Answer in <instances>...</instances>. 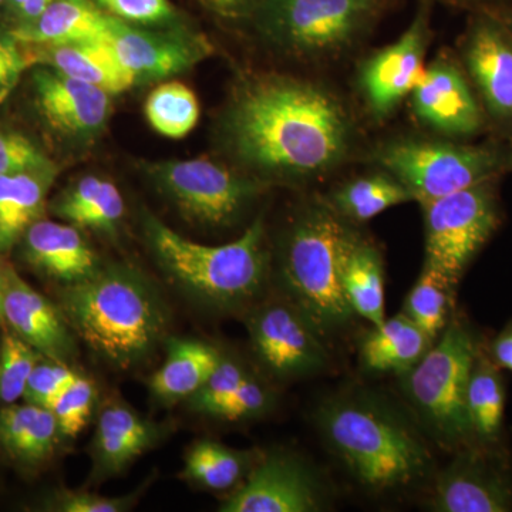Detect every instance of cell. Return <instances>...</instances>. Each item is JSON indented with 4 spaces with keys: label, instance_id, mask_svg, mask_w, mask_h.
<instances>
[{
    "label": "cell",
    "instance_id": "1",
    "mask_svg": "<svg viewBox=\"0 0 512 512\" xmlns=\"http://www.w3.org/2000/svg\"><path fill=\"white\" fill-rule=\"evenodd\" d=\"M348 104L319 82L266 73L239 83L221 138L239 171L264 181H312L335 173L357 147Z\"/></svg>",
    "mask_w": 512,
    "mask_h": 512
},
{
    "label": "cell",
    "instance_id": "2",
    "mask_svg": "<svg viewBox=\"0 0 512 512\" xmlns=\"http://www.w3.org/2000/svg\"><path fill=\"white\" fill-rule=\"evenodd\" d=\"M60 309L74 335L114 369L146 362L167 333L163 296L133 266H106L86 281L64 286Z\"/></svg>",
    "mask_w": 512,
    "mask_h": 512
},
{
    "label": "cell",
    "instance_id": "3",
    "mask_svg": "<svg viewBox=\"0 0 512 512\" xmlns=\"http://www.w3.org/2000/svg\"><path fill=\"white\" fill-rule=\"evenodd\" d=\"M323 439L357 483L373 493L406 490L433 467L429 447L409 421L369 393L335 397L320 407Z\"/></svg>",
    "mask_w": 512,
    "mask_h": 512
},
{
    "label": "cell",
    "instance_id": "4",
    "mask_svg": "<svg viewBox=\"0 0 512 512\" xmlns=\"http://www.w3.org/2000/svg\"><path fill=\"white\" fill-rule=\"evenodd\" d=\"M143 234L158 268L191 301L212 311H235L254 301L269 274L264 218L224 245L184 238L156 215L143 212Z\"/></svg>",
    "mask_w": 512,
    "mask_h": 512
},
{
    "label": "cell",
    "instance_id": "5",
    "mask_svg": "<svg viewBox=\"0 0 512 512\" xmlns=\"http://www.w3.org/2000/svg\"><path fill=\"white\" fill-rule=\"evenodd\" d=\"M359 232L329 201L299 210L279 242L278 279L285 299L320 336L342 329L353 318L343 272Z\"/></svg>",
    "mask_w": 512,
    "mask_h": 512
},
{
    "label": "cell",
    "instance_id": "6",
    "mask_svg": "<svg viewBox=\"0 0 512 512\" xmlns=\"http://www.w3.org/2000/svg\"><path fill=\"white\" fill-rule=\"evenodd\" d=\"M386 5L387 0H262L252 18L281 52L319 63L350 52Z\"/></svg>",
    "mask_w": 512,
    "mask_h": 512
},
{
    "label": "cell",
    "instance_id": "7",
    "mask_svg": "<svg viewBox=\"0 0 512 512\" xmlns=\"http://www.w3.org/2000/svg\"><path fill=\"white\" fill-rule=\"evenodd\" d=\"M476 357L473 333L454 320L439 342L402 375L403 392L413 409L443 443H463L473 434L467 387Z\"/></svg>",
    "mask_w": 512,
    "mask_h": 512
},
{
    "label": "cell",
    "instance_id": "8",
    "mask_svg": "<svg viewBox=\"0 0 512 512\" xmlns=\"http://www.w3.org/2000/svg\"><path fill=\"white\" fill-rule=\"evenodd\" d=\"M372 161L420 204L487 183L504 165L500 151L491 147L414 136L383 141L373 150Z\"/></svg>",
    "mask_w": 512,
    "mask_h": 512
},
{
    "label": "cell",
    "instance_id": "9",
    "mask_svg": "<svg viewBox=\"0 0 512 512\" xmlns=\"http://www.w3.org/2000/svg\"><path fill=\"white\" fill-rule=\"evenodd\" d=\"M147 174L188 221L211 228L235 224L268 185L205 157L160 161Z\"/></svg>",
    "mask_w": 512,
    "mask_h": 512
},
{
    "label": "cell",
    "instance_id": "10",
    "mask_svg": "<svg viewBox=\"0 0 512 512\" xmlns=\"http://www.w3.org/2000/svg\"><path fill=\"white\" fill-rule=\"evenodd\" d=\"M421 205L426 228L424 262L458 282L498 225L490 181Z\"/></svg>",
    "mask_w": 512,
    "mask_h": 512
},
{
    "label": "cell",
    "instance_id": "11",
    "mask_svg": "<svg viewBox=\"0 0 512 512\" xmlns=\"http://www.w3.org/2000/svg\"><path fill=\"white\" fill-rule=\"evenodd\" d=\"M430 42L431 0H420L409 28L399 39L360 64L357 86L373 119L386 120L412 94L426 69Z\"/></svg>",
    "mask_w": 512,
    "mask_h": 512
},
{
    "label": "cell",
    "instance_id": "12",
    "mask_svg": "<svg viewBox=\"0 0 512 512\" xmlns=\"http://www.w3.org/2000/svg\"><path fill=\"white\" fill-rule=\"evenodd\" d=\"M247 328L259 363L276 379L315 375L328 363L322 336L286 299L258 306Z\"/></svg>",
    "mask_w": 512,
    "mask_h": 512
},
{
    "label": "cell",
    "instance_id": "13",
    "mask_svg": "<svg viewBox=\"0 0 512 512\" xmlns=\"http://www.w3.org/2000/svg\"><path fill=\"white\" fill-rule=\"evenodd\" d=\"M104 43L137 83L183 73L211 55L204 36L178 26L150 28L111 18Z\"/></svg>",
    "mask_w": 512,
    "mask_h": 512
},
{
    "label": "cell",
    "instance_id": "14",
    "mask_svg": "<svg viewBox=\"0 0 512 512\" xmlns=\"http://www.w3.org/2000/svg\"><path fill=\"white\" fill-rule=\"evenodd\" d=\"M323 495L311 468L288 453H272L221 504V512H315Z\"/></svg>",
    "mask_w": 512,
    "mask_h": 512
},
{
    "label": "cell",
    "instance_id": "15",
    "mask_svg": "<svg viewBox=\"0 0 512 512\" xmlns=\"http://www.w3.org/2000/svg\"><path fill=\"white\" fill-rule=\"evenodd\" d=\"M410 97L417 120L441 136H473L483 127V111L466 74L444 53L427 64Z\"/></svg>",
    "mask_w": 512,
    "mask_h": 512
},
{
    "label": "cell",
    "instance_id": "16",
    "mask_svg": "<svg viewBox=\"0 0 512 512\" xmlns=\"http://www.w3.org/2000/svg\"><path fill=\"white\" fill-rule=\"evenodd\" d=\"M32 83L37 110L56 133L90 140L106 127L111 113V94L106 90L46 66H36Z\"/></svg>",
    "mask_w": 512,
    "mask_h": 512
},
{
    "label": "cell",
    "instance_id": "17",
    "mask_svg": "<svg viewBox=\"0 0 512 512\" xmlns=\"http://www.w3.org/2000/svg\"><path fill=\"white\" fill-rule=\"evenodd\" d=\"M461 55L488 113L511 121L512 32L500 20L478 16L467 30Z\"/></svg>",
    "mask_w": 512,
    "mask_h": 512
},
{
    "label": "cell",
    "instance_id": "18",
    "mask_svg": "<svg viewBox=\"0 0 512 512\" xmlns=\"http://www.w3.org/2000/svg\"><path fill=\"white\" fill-rule=\"evenodd\" d=\"M3 322L46 359L69 365L77 357L74 333L62 309L26 284L9 266H6Z\"/></svg>",
    "mask_w": 512,
    "mask_h": 512
},
{
    "label": "cell",
    "instance_id": "19",
    "mask_svg": "<svg viewBox=\"0 0 512 512\" xmlns=\"http://www.w3.org/2000/svg\"><path fill=\"white\" fill-rule=\"evenodd\" d=\"M430 508L437 512L511 511L512 487L490 461L466 451L437 477Z\"/></svg>",
    "mask_w": 512,
    "mask_h": 512
},
{
    "label": "cell",
    "instance_id": "20",
    "mask_svg": "<svg viewBox=\"0 0 512 512\" xmlns=\"http://www.w3.org/2000/svg\"><path fill=\"white\" fill-rule=\"evenodd\" d=\"M23 237L26 262L57 284H79L101 268L96 252L72 224L37 220Z\"/></svg>",
    "mask_w": 512,
    "mask_h": 512
},
{
    "label": "cell",
    "instance_id": "21",
    "mask_svg": "<svg viewBox=\"0 0 512 512\" xmlns=\"http://www.w3.org/2000/svg\"><path fill=\"white\" fill-rule=\"evenodd\" d=\"M160 426L151 423L130 406L111 402L97 420L92 444V478L104 481L123 473L138 457L161 440Z\"/></svg>",
    "mask_w": 512,
    "mask_h": 512
},
{
    "label": "cell",
    "instance_id": "22",
    "mask_svg": "<svg viewBox=\"0 0 512 512\" xmlns=\"http://www.w3.org/2000/svg\"><path fill=\"white\" fill-rule=\"evenodd\" d=\"M25 46L33 66L52 67L107 93H123L137 84L101 39L56 46Z\"/></svg>",
    "mask_w": 512,
    "mask_h": 512
},
{
    "label": "cell",
    "instance_id": "23",
    "mask_svg": "<svg viewBox=\"0 0 512 512\" xmlns=\"http://www.w3.org/2000/svg\"><path fill=\"white\" fill-rule=\"evenodd\" d=\"M111 18L94 0H55L35 22L18 26L10 35L23 45L33 46L103 39Z\"/></svg>",
    "mask_w": 512,
    "mask_h": 512
},
{
    "label": "cell",
    "instance_id": "24",
    "mask_svg": "<svg viewBox=\"0 0 512 512\" xmlns=\"http://www.w3.org/2000/svg\"><path fill=\"white\" fill-rule=\"evenodd\" d=\"M163 366L150 379V390L157 400L175 403L188 400L210 379L222 353L200 340L171 338L165 342Z\"/></svg>",
    "mask_w": 512,
    "mask_h": 512
},
{
    "label": "cell",
    "instance_id": "25",
    "mask_svg": "<svg viewBox=\"0 0 512 512\" xmlns=\"http://www.w3.org/2000/svg\"><path fill=\"white\" fill-rule=\"evenodd\" d=\"M62 437L55 414L35 404H8L0 410V446L26 466L45 463Z\"/></svg>",
    "mask_w": 512,
    "mask_h": 512
},
{
    "label": "cell",
    "instance_id": "26",
    "mask_svg": "<svg viewBox=\"0 0 512 512\" xmlns=\"http://www.w3.org/2000/svg\"><path fill=\"white\" fill-rule=\"evenodd\" d=\"M429 338L406 313L386 319L363 339L360 359L372 372H409L431 348Z\"/></svg>",
    "mask_w": 512,
    "mask_h": 512
},
{
    "label": "cell",
    "instance_id": "27",
    "mask_svg": "<svg viewBox=\"0 0 512 512\" xmlns=\"http://www.w3.org/2000/svg\"><path fill=\"white\" fill-rule=\"evenodd\" d=\"M343 288L355 315L372 323L373 328L383 325L386 320L383 259L375 245L362 235L346 261Z\"/></svg>",
    "mask_w": 512,
    "mask_h": 512
},
{
    "label": "cell",
    "instance_id": "28",
    "mask_svg": "<svg viewBox=\"0 0 512 512\" xmlns=\"http://www.w3.org/2000/svg\"><path fill=\"white\" fill-rule=\"evenodd\" d=\"M52 174L0 175V251L12 247L45 208Z\"/></svg>",
    "mask_w": 512,
    "mask_h": 512
},
{
    "label": "cell",
    "instance_id": "29",
    "mask_svg": "<svg viewBox=\"0 0 512 512\" xmlns=\"http://www.w3.org/2000/svg\"><path fill=\"white\" fill-rule=\"evenodd\" d=\"M409 201H414L410 191L383 170L352 178L329 198V204L350 222L373 220L389 208Z\"/></svg>",
    "mask_w": 512,
    "mask_h": 512
},
{
    "label": "cell",
    "instance_id": "30",
    "mask_svg": "<svg viewBox=\"0 0 512 512\" xmlns=\"http://www.w3.org/2000/svg\"><path fill=\"white\" fill-rule=\"evenodd\" d=\"M251 454L202 440L188 450L183 476L207 490L222 491L235 487L251 470Z\"/></svg>",
    "mask_w": 512,
    "mask_h": 512
},
{
    "label": "cell",
    "instance_id": "31",
    "mask_svg": "<svg viewBox=\"0 0 512 512\" xmlns=\"http://www.w3.org/2000/svg\"><path fill=\"white\" fill-rule=\"evenodd\" d=\"M457 282L424 262L423 271L404 301L403 313L431 339L446 329Z\"/></svg>",
    "mask_w": 512,
    "mask_h": 512
},
{
    "label": "cell",
    "instance_id": "32",
    "mask_svg": "<svg viewBox=\"0 0 512 512\" xmlns=\"http://www.w3.org/2000/svg\"><path fill=\"white\" fill-rule=\"evenodd\" d=\"M505 389L503 377L493 363L476 357L467 387V410L473 433L493 440L503 424Z\"/></svg>",
    "mask_w": 512,
    "mask_h": 512
},
{
    "label": "cell",
    "instance_id": "33",
    "mask_svg": "<svg viewBox=\"0 0 512 512\" xmlns=\"http://www.w3.org/2000/svg\"><path fill=\"white\" fill-rule=\"evenodd\" d=\"M148 124L161 136L180 140L200 120V103L190 87L180 82L160 84L146 101Z\"/></svg>",
    "mask_w": 512,
    "mask_h": 512
},
{
    "label": "cell",
    "instance_id": "34",
    "mask_svg": "<svg viewBox=\"0 0 512 512\" xmlns=\"http://www.w3.org/2000/svg\"><path fill=\"white\" fill-rule=\"evenodd\" d=\"M40 356L15 333L3 336L0 345V402L13 404L25 396L29 377Z\"/></svg>",
    "mask_w": 512,
    "mask_h": 512
},
{
    "label": "cell",
    "instance_id": "35",
    "mask_svg": "<svg viewBox=\"0 0 512 512\" xmlns=\"http://www.w3.org/2000/svg\"><path fill=\"white\" fill-rule=\"evenodd\" d=\"M96 400L94 383L80 375L64 390L52 407L62 437L74 439L86 429L92 419Z\"/></svg>",
    "mask_w": 512,
    "mask_h": 512
},
{
    "label": "cell",
    "instance_id": "36",
    "mask_svg": "<svg viewBox=\"0 0 512 512\" xmlns=\"http://www.w3.org/2000/svg\"><path fill=\"white\" fill-rule=\"evenodd\" d=\"M274 406V394L254 375L245 377L234 393L214 404L205 416L227 421H242L264 416Z\"/></svg>",
    "mask_w": 512,
    "mask_h": 512
},
{
    "label": "cell",
    "instance_id": "37",
    "mask_svg": "<svg viewBox=\"0 0 512 512\" xmlns=\"http://www.w3.org/2000/svg\"><path fill=\"white\" fill-rule=\"evenodd\" d=\"M52 174L53 165L30 138L0 131V175Z\"/></svg>",
    "mask_w": 512,
    "mask_h": 512
},
{
    "label": "cell",
    "instance_id": "38",
    "mask_svg": "<svg viewBox=\"0 0 512 512\" xmlns=\"http://www.w3.org/2000/svg\"><path fill=\"white\" fill-rule=\"evenodd\" d=\"M104 12L133 25L171 28L178 20L170 0H94Z\"/></svg>",
    "mask_w": 512,
    "mask_h": 512
},
{
    "label": "cell",
    "instance_id": "39",
    "mask_svg": "<svg viewBox=\"0 0 512 512\" xmlns=\"http://www.w3.org/2000/svg\"><path fill=\"white\" fill-rule=\"evenodd\" d=\"M79 377L67 363L47 359V362H37L32 375L29 377L23 399L26 403L45 407L52 410L64 390Z\"/></svg>",
    "mask_w": 512,
    "mask_h": 512
},
{
    "label": "cell",
    "instance_id": "40",
    "mask_svg": "<svg viewBox=\"0 0 512 512\" xmlns=\"http://www.w3.org/2000/svg\"><path fill=\"white\" fill-rule=\"evenodd\" d=\"M248 375V370L241 363L222 355L210 379L187 400L191 410L200 414L207 413L214 404L220 403L221 400L227 399L229 394L234 393Z\"/></svg>",
    "mask_w": 512,
    "mask_h": 512
},
{
    "label": "cell",
    "instance_id": "41",
    "mask_svg": "<svg viewBox=\"0 0 512 512\" xmlns=\"http://www.w3.org/2000/svg\"><path fill=\"white\" fill-rule=\"evenodd\" d=\"M138 493L124 497H103V495L82 490L57 491L50 498L47 510L57 512H124L137 503Z\"/></svg>",
    "mask_w": 512,
    "mask_h": 512
},
{
    "label": "cell",
    "instance_id": "42",
    "mask_svg": "<svg viewBox=\"0 0 512 512\" xmlns=\"http://www.w3.org/2000/svg\"><path fill=\"white\" fill-rule=\"evenodd\" d=\"M124 211L126 207H124L123 195L120 194L119 188L110 181L104 180L99 197L84 214L77 228H90L113 234L119 228Z\"/></svg>",
    "mask_w": 512,
    "mask_h": 512
},
{
    "label": "cell",
    "instance_id": "43",
    "mask_svg": "<svg viewBox=\"0 0 512 512\" xmlns=\"http://www.w3.org/2000/svg\"><path fill=\"white\" fill-rule=\"evenodd\" d=\"M103 184V178L94 177V175L82 178L63 195H60L53 211L64 221L69 222L74 227H79V222L82 221L84 214L99 197Z\"/></svg>",
    "mask_w": 512,
    "mask_h": 512
},
{
    "label": "cell",
    "instance_id": "44",
    "mask_svg": "<svg viewBox=\"0 0 512 512\" xmlns=\"http://www.w3.org/2000/svg\"><path fill=\"white\" fill-rule=\"evenodd\" d=\"M28 49L12 35L0 36V101L8 96L25 70L32 67Z\"/></svg>",
    "mask_w": 512,
    "mask_h": 512
},
{
    "label": "cell",
    "instance_id": "45",
    "mask_svg": "<svg viewBox=\"0 0 512 512\" xmlns=\"http://www.w3.org/2000/svg\"><path fill=\"white\" fill-rule=\"evenodd\" d=\"M262 0H205L218 15L229 19L248 18L254 16Z\"/></svg>",
    "mask_w": 512,
    "mask_h": 512
},
{
    "label": "cell",
    "instance_id": "46",
    "mask_svg": "<svg viewBox=\"0 0 512 512\" xmlns=\"http://www.w3.org/2000/svg\"><path fill=\"white\" fill-rule=\"evenodd\" d=\"M495 363L512 372V325L505 328L493 343Z\"/></svg>",
    "mask_w": 512,
    "mask_h": 512
},
{
    "label": "cell",
    "instance_id": "47",
    "mask_svg": "<svg viewBox=\"0 0 512 512\" xmlns=\"http://www.w3.org/2000/svg\"><path fill=\"white\" fill-rule=\"evenodd\" d=\"M53 2L55 0H25L22 5L13 10L16 19L19 20V26L35 22L37 18H40L50 8Z\"/></svg>",
    "mask_w": 512,
    "mask_h": 512
},
{
    "label": "cell",
    "instance_id": "48",
    "mask_svg": "<svg viewBox=\"0 0 512 512\" xmlns=\"http://www.w3.org/2000/svg\"><path fill=\"white\" fill-rule=\"evenodd\" d=\"M6 291V266H0V323H3V299Z\"/></svg>",
    "mask_w": 512,
    "mask_h": 512
},
{
    "label": "cell",
    "instance_id": "49",
    "mask_svg": "<svg viewBox=\"0 0 512 512\" xmlns=\"http://www.w3.org/2000/svg\"><path fill=\"white\" fill-rule=\"evenodd\" d=\"M23 2H25V0H6V5H8L9 9L13 12V10L18 8L19 5H22Z\"/></svg>",
    "mask_w": 512,
    "mask_h": 512
},
{
    "label": "cell",
    "instance_id": "50",
    "mask_svg": "<svg viewBox=\"0 0 512 512\" xmlns=\"http://www.w3.org/2000/svg\"><path fill=\"white\" fill-rule=\"evenodd\" d=\"M463 2H485V0H463Z\"/></svg>",
    "mask_w": 512,
    "mask_h": 512
},
{
    "label": "cell",
    "instance_id": "51",
    "mask_svg": "<svg viewBox=\"0 0 512 512\" xmlns=\"http://www.w3.org/2000/svg\"><path fill=\"white\" fill-rule=\"evenodd\" d=\"M2 3H6V0H0V5H2Z\"/></svg>",
    "mask_w": 512,
    "mask_h": 512
}]
</instances>
